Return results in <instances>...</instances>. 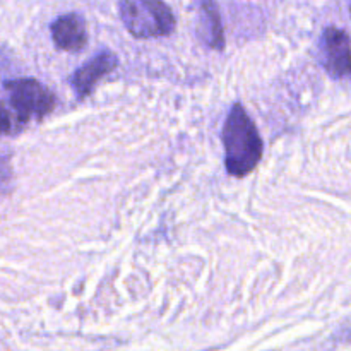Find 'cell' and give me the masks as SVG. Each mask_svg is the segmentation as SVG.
Returning <instances> with one entry per match:
<instances>
[{
    "label": "cell",
    "mask_w": 351,
    "mask_h": 351,
    "mask_svg": "<svg viewBox=\"0 0 351 351\" xmlns=\"http://www.w3.org/2000/svg\"><path fill=\"white\" fill-rule=\"evenodd\" d=\"M225 146L226 171L232 177L243 178L259 167L264 153V143L256 123L240 103L230 110L221 130Z\"/></svg>",
    "instance_id": "1"
},
{
    "label": "cell",
    "mask_w": 351,
    "mask_h": 351,
    "mask_svg": "<svg viewBox=\"0 0 351 351\" xmlns=\"http://www.w3.org/2000/svg\"><path fill=\"white\" fill-rule=\"evenodd\" d=\"M120 19L137 40L170 36L177 26L173 12L163 0H120Z\"/></svg>",
    "instance_id": "2"
},
{
    "label": "cell",
    "mask_w": 351,
    "mask_h": 351,
    "mask_svg": "<svg viewBox=\"0 0 351 351\" xmlns=\"http://www.w3.org/2000/svg\"><path fill=\"white\" fill-rule=\"evenodd\" d=\"M3 89L9 93L10 105L16 112V122L19 125H26L33 119H45L57 106L55 93L38 79H10L3 82Z\"/></svg>",
    "instance_id": "3"
},
{
    "label": "cell",
    "mask_w": 351,
    "mask_h": 351,
    "mask_svg": "<svg viewBox=\"0 0 351 351\" xmlns=\"http://www.w3.org/2000/svg\"><path fill=\"white\" fill-rule=\"evenodd\" d=\"M321 58L328 74L335 79L351 77V41L343 29L326 27L321 36Z\"/></svg>",
    "instance_id": "4"
},
{
    "label": "cell",
    "mask_w": 351,
    "mask_h": 351,
    "mask_svg": "<svg viewBox=\"0 0 351 351\" xmlns=\"http://www.w3.org/2000/svg\"><path fill=\"white\" fill-rule=\"evenodd\" d=\"M117 65H119V57L110 50L99 51L96 57L84 62L69 79L75 96L79 99L88 98L93 93V89H95V86L98 84L99 79L112 74L117 69Z\"/></svg>",
    "instance_id": "5"
},
{
    "label": "cell",
    "mask_w": 351,
    "mask_h": 351,
    "mask_svg": "<svg viewBox=\"0 0 351 351\" xmlns=\"http://www.w3.org/2000/svg\"><path fill=\"white\" fill-rule=\"evenodd\" d=\"M51 40L55 47L64 51H81L88 43V29H86V21L81 14L69 12L64 16H58L51 23Z\"/></svg>",
    "instance_id": "6"
},
{
    "label": "cell",
    "mask_w": 351,
    "mask_h": 351,
    "mask_svg": "<svg viewBox=\"0 0 351 351\" xmlns=\"http://www.w3.org/2000/svg\"><path fill=\"white\" fill-rule=\"evenodd\" d=\"M199 31L201 38L213 50L221 51L225 48V31L219 17L218 3L215 0H199Z\"/></svg>",
    "instance_id": "7"
},
{
    "label": "cell",
    "mask_w": 351,
    "mask_h": 351,
    "mask_svg": "<svg viewBox=\"0 0 351 351\" xmlns=\"http://www.w3.org/2000/svg\"><path fill=\"white\" fill-rule=\"evenodd\" d=\"M12 192V168L9 158L0 156V194Z\"/></svg>",
    "instance_id": "8"
},
{
    "label": "cell",
    "mask_w": 351,
    "mask_h": 351,
    "mask_svg": "<svg viewBox=\"0 0 351 351\" xmlns=\"http://www.w3.org/2000/svg\"><path fill=\"white\" fill-rule=\"evenodd\" d=\"M12 129H14L12 115H10L9 110L5 108V105L0 101V136L12 132Z\"/></svg>",
    "instance_id": "9"
}]
</instances>
